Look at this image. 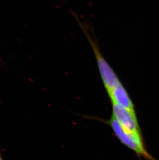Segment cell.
Segmentation results:
<instances>
[{
	"mask_svg": "<svg viewBox=\"0 0 159 160\" xmlns=\"http://www.w3.org/2000/svg\"><path fill=\"white\" fill-rule=\"evenodd\" d=\"M0 160H3L2 158L1 155V153H0Z\"/></svg>",
	"mask_w": 159,
	"mask_h": 160,
	"instance_id": "cell-5",
	"label": "cell"
},
{
	"mask_svg": "<svg viewBox=\"0 0 159 160\" xmlns=\"http://www.w3.org/2000/svg\"><path fill=\"white\" fill-rule=\"evenodd\" d=\"M112 103H115L127 110L135 112L134 106L129 94L122 83L108 92Z\"/></svg>",
	"mask_w": 159,
	"mask_h": 160,
	"instance_id": "cell-4",
	"label": "cell"
},
{
	"mask_svg": "<svg viewBox=\"0 0 159 160\" xmlns=\"http://www.w3.org/2000/svg\"><path fill=\"white\" fill-rule=\"evenodd\" d=\"M112 116L122 127L131 132L141 133L135 112L115 103H112Z\"/></svg>",
	"mask_w": 159,
	"mask_h": 160,
	"instance_id": "cell-3",
	"label": "cell"
},
{
	"mask_svg": "<svg viewBox=\"0 0 159 160\" xmlns=\"http://www.w3.org/2000/svg\"><path fill=\"white\" fill-rule=\"evenodd\" d=\"M108 123L114 134L123 145L134 151L138 156H142L147 160H155L146 151L141 133H133L126 130L113 116Z\"/></svg>",
	"mask_w": 159,
	"mask_h": 160,
	"instance_id": "cell-2",
	"label": "cell"
},
{
	"mask_svg": "<svg viewBox=\"0 0 159 160\" xmlns=\"http://www.w3.org/2000/svg\"><path fill=\"white\" fill-rule=\"evenodd\" d=\"M75 18L78 21L79 24L82 29L86 38L90 43L95 54L96 61L97 63L98 68L100 74L101 78L104 83L107 92H109L113 88L121 83L119 79L117 76L113 69L104 59V56L101 54L99 46L95 40V38L92 37L89 32V30L86 27L85 24L80 21L78 18L75 16Z\"/></svg>",
	"mask_w": 159,
	"mask_h": 160,
	"instance_id": "cell-1",
	"label": "cell"
}]
</instances>
